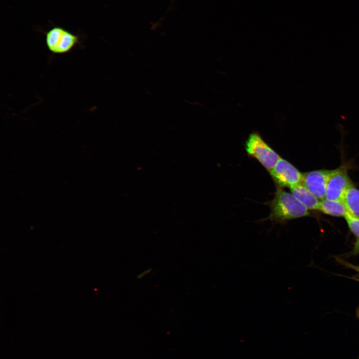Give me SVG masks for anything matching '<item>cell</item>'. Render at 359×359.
<instances>
[{
  "instance_id": "7c38bea8",
  "label": "cell",
  "mask_w": 359,
  "mask_h": 359,
  "mask_svg": "<svg viewBox=\"0 0 359 359\" xmlns=\"http://www.w3.org/2000/svg\"><path fill=\"white\" fill-rule=\"evenodd\" d=\"M344 265H345L346 266L349 267L350 268H352V269L356 271L358 273H359V266L355 265L353 264H352L351 263H349L348 262L342 261V262Z\"/></svg>"
},
{
  "instance_id": "7a4b0ae2",
  "label": "cell",
  "mask_w": 359,
  "mask_h": 359,
  "mask_svg": "<svg viewBox=\"0 0 359 359\" xmlns=\"http://www.w3.org/2000/svg\"><path fill=\"white\" fill-rule=\"evenodd\" d=\"M245 149L248 155L257 160L268 172L281 158L257 132L251 133L248 136Z\"/></svg>"
},
{
  "instance_id": "30bf717a",
  "label": "cell",
  "mask_w": 359,
  "mask_h": 359,
  "mask_svg": "<svg viewBox=\"0 0 359 359\" xmlns=\"http://www.w3.org/2000/svg\"><path fill=\"white\" fill-rule=\"evenodd\" d=\"M344 217L351 232L357 237L359 236V217L355 216L348 211Z\"/></svg>"
},
{
  "instance_id": "4fadbf2b",
  "label": "cell",
  "mask_w": 359,
  "mask_h": 359,
  "mask_svg": "<svg viewBox=\"0 0 359 359\" xmlns=\"http://www.w3.org/2000/svg\"><path fill=\"white\" fill-rule=\"evenodd\" d=\"M151 271V269H148L146 270H145L144 271L142 272L141 273L139 274L137 277L139 279L142 278L144 276H145L146 275H147V274L150 273Z\"/></svg>"
},
{
  "instance_id": "6da1fadb",
  "label": "cell",
  "mask_w": 359,
  "mask_h": 359,
  "mask_svg": "<svg viewBox=\"0 0 359 359\" xmlns=\"http://www.w3.org/2000/svg\"><path fill=\"white\" fill-rule=\"evenodd\" d=\"M267 204L270 208L268 217L260 221L270 220L281 225L288 221L310 215L309 210L292 193L277 187L274 198Z\"/></svg>"
},
{
  "instance_id": "8992f818",
  "label": "cell",
  "mask_w": 359,
  "mask_h": 359,
  "mask_svg": "<svg viewBox=\"0 0 359 359\" xmlns=\"http://www.w3.org/2000/svg\"><path fill=\"white\" fill-rule=\"evenodd\" d=\"M335 169H321L303 173L302 183L319 200L325 198L328 180Z\"/></svg>"
},
{
  "instance_id": "9c48e42d",
  "label": "cell",
  "mask_w": 359,
  "mask_h": 359,
  "mask_svg": "<svg viewBox=\"0 0 359 359\" xmlns=\"http://www.w3.org/2000/svg\"><path fill=\"white\" fill-rule=\"evenodd\" d=\"M342 201L351 214L359 217V189L354 185L351 186L345 193Z\"/></svg>"
},
{
  "instance_id": "52a82bcc",
  "label": "cell",
  "mask_w": 359,
  "mask_h": 359,
  "mask_svg": "<svg viewBox=\"0 0 359 359\" xmlns=\"http://www.w3.org/2000/svg\"><path fill=\"white\" fill-rule=\"evenodd\" d=\"M291 192L309 210H319L321 200L302 182L290 188Z\"/></svg>"
},
{
  "instance_id": "5bb4252c",
  "label": "cell",
  "mask_w": 359,
  "mask_h": 359,
  "mask_svg": "<svg viewBox=\"0 0 359 359\" xmlns=\"http://www.w3.org/2000/svg\"><path fill=\"white\" fill-rule=\"evenodd\" d=\"M358 316H359V311L358 312Z\"/></svg>"
},
{
  "instance_id": "277c9868",
  "label": "cell",
  "mask_w": 359,
  "mask_h": 359,
  "mask_svg": "<svg viewBox=\"0 0 359 359\" xmlns=\"http://www.w3.org/2000/svg\"><path fill=\"white\" fill-rule=\"evenodd\" d=\"M269 173L277 187L290 188L302 182L303 173L282 158Z\"/></svg>"
},
{
  "instance_id": "8fae6325",
  "label": "cell",
  "mask_w": 359,
  "mask_h": 359,
  "mask_svg": "<svg viewBox=\"0 0 359 359\" xmlns=\"http://www.w3.org/2000/svg\"><path fill=\"white\" fill-rule=\"evenodd\" d=\"M359 254V236L357 237L354 246L350 252L351 255H356Z\"/></svg>"
},
{
  "instance_id": "ba28073f",
  "label": "cell",
  "mask_w": 359,
  "mask_h": 359,
  "mask_svg": "<svg viewBox=\"0 0 359 359\" xmlns=\"http://www.w3.org/2000/svg\"><path fill=\"white\" fill-rule=\"evenodd\" d=\"M319 210L336 217H344L348 212L342 200H333L326 198L321 200Z\"/></svg>"
},
{
  "instance_id": "5b68a950",
  "label": "cell",
  "mask_w": 359,
  "mask_h": 359,
  "mask_svg": "<svg viewBox=\"0 0 359 359\" xmlns=\"http://www.w3.org/2000/svg\"><path fill=\"white\" fill-rule=\"evenodd\" d=\"M353 185L346 167L343 166L335 169L328 180L325 198L342 200L347 190Z\"/></svg>"
},
{
  "instance_id": "3957f363",
  "label": "cell",
  "mask_w": 359,
  "mask_h": 359,
  "mask_svg": "<svg viewBox=\"0 0 359 359\" xmlns=\"http://www.w3.org/2000/svg\"><path fill=\"white\" fill-rule=\"evenodd\" d=\"M80 43V37L65 28L54 26L45 33V43L49 51L63 54L71 51Z\"/></svg>"
}]
</instances>
